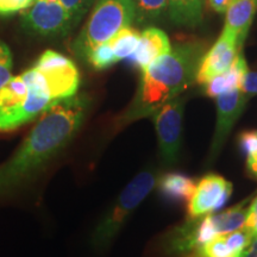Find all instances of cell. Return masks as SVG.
Here are the masks:
<instances>
[{
    "label": "cell",
    "mask_w": 257,
    "mask_h": 257,
    "mask_svg": "<svg viewBox=\"0 0 257 257\" xmlns=\"http://www.w3.org/2000/svg\"><path fill=\"white\" fill-rule=\"evenodd\" d=\"M88 105L85 95L75 94L41 115L17 150L0 165V198L21 191L68 146L85 120Z\"/></svg>",
    "instance_id": "1"
},
{
    "label": "cell",
    "mask_w": 257,
    "mask_h": 257,
    "mask_svg": "<svg viewBox=\"0 0 257 257\" xmlns=\"http://www.w3.org/2000/svg\"><path fill=\"white\" fill-rule=\"evenodd\" d=\"M79 85V70L72 60L44 51L31 68L12 76L0 89V133L41 117L56 102L75 95Z\"/></svg>",
    "instance_id": "2"
},
{
    "label": "cell",
    "mask_w": 257,
    "mask_h": 257,
    "mask_svg": "<svg viewBox=\"0 0 257 257\" xmlns=\"http://www.w3.org/2000/svg\"><path fill=\"white\" fill-rule=\"evenodd\" d=\"M202 57L199 44L176 46L142 70L140 86L127 110L118 118L115 127L150 117L161 106L178 98L197 76Z\"/></svg>",
    "instance_id": "3"
},
{
    "label": "cell",
    "mask_w": 257,
    "mask_h": 257,
    "mask_svg": "<svg viewBox=\"0 0 257 257\" xmlns=\"http://www.w3.org/2000/svg\"><path fill=\"white\" fill-rule=\"evenodd\" d=\"M134 21V0H99L74 42V53L86 60L89 51L110 41L121 29L130 27Z\"/></svg>",
    "instance_id": "4"
},
{
    "label": "cell",
    "mask_w": 257,
    "mask_h": 257,
    "mask_svg": "<svg viewBox=\"0 0 257 257\" xmlns=\"http://www.w3.org/2000/svg\"><path fill=\"white\" fill-rule=\"evenodd\" d=\"M157 182L156 172L147 169L131 180L123 189L113 207L102 218L93 233V244L96 248H104L119 232L130 214L140 206Z\"/></svg>",
    "instance_id": "5"
},
{
    "label": "cell",
    "mask_w": 257,
    "mask_h": 257,
    "mask_svg": "<svg viewBox=\"0 0 257 257\" xmlns=\"http://www.w3.org/2000/svg\"><path fill=\"white\" fill-rule=\"evenodd\" d=\"M184 110L185 99L178 96L150 115L155 124L161 157L168 166L178 161L181 149Z\"/></svg>",
    "instance_id": "6"
},
{
    "label": "cell",
    "mask_w": 257,
    "mask_h": 257,
    "mask_svg": "<svg viewBox=\"0 0 257 257\" xmlns=\"http://www.w3.org/2000/svg\"><path fill=\"white\" fill-rule=\"evenodd\" d=\"M74 24L73 17L60 2L36 0L30 8L22 11V25L32 35L66 36Z\"/></svg>",
    "instance_id": "7"
},
{
    "label": "cell",
    "mask_w": 257,
    "mask_h": 257,
    "mask_svg": "<svg viewBox=\"0 0 257 257\" xmlns=\"http://www.w3.org/2000/svg\"><path fill=\"white\" fill-rule=\"evenodd\" d=\"M232 184L216 174L204 176L195 186L188 200V216L191 219L214 213L229 200Z\"/></svg>",
    "instance_id": "8"
},
{
    "label": "cell",
    "mask_w": 257,
    "mask_h": 257,
    "mask_svg": "<svg viewBox=\"0 0 257 257\" xmlns=\"http://www.w3.org/2000/svg\"><path fill=\"white\" fill-rule=\"evenodd\" d=\"M217 123L211 143L210 160L213 161L223 149L225 141L245 108L249 98L239 88L217 96Z\"/></svg>",
    "instance_id": "9"
},
{
    "label": "cell",
    "mask_w": 257,
    "mask_h": 257,
    "mask_svg": "<svg viewBox=\"0 0 257 257\" xmlns=\"http://www.w3.org/2000/svg\"><path fill=\"white\" fill-rule=\"evenodd\" d=\"M240 50L242 49H239L237 44L236 36L224 29L213 47L205 55H202L195 81L200 85H205L212 78L226 72L232 66Z\"/></svg>",
    "instance_id": "10"
},
{
    "label": "cell",
    "mask_w": 257,
    "mask_h": 257,
    "mask_svg": "<svg viewBox=\"0 0 257 257\" xmlns=\"http://www.w3.org/2000/svg\"><path fill=\"white\" fill-rule=\"evenodd\" d=\"M172 49L168 36L157 28H148L140 36V42L130 59L141 70H144L160 56Z\"/></svg>",
    "instance_id": "11"
},
{
    "label": "cell",
    "mask_w": 257,
    "mask_h": 257,
    "mask_svg": "<svg viewBox=\"0 0 257 257\" xmlns=\"http://www.w3.org/2000/svg\"><path fill=\"white\" fill-rule=\"evenodd\" d=\"M257 12V0H232L226 10L225 30L230 31L237 38V44L242 49L248 36L253 18Z\"/></svg>",
    "instance_id": "12"
},
{
    "label": "cell",
    "mask_w": 257,
    "mask_h": 257,
    "mask_svg": "<svg viewBox=\"0 0 257 257\" xmlns=\"http://www.w3.org/2000/svg\"><path fill=\"white\" fill-rule=\"evenodd\" d=\"M248 70L246 61L244 59L243 54L239 53L232 66L226 72L214 76L210 81L205 83V93L211 98H217L218 95L223 94V93L239 88L244 75Z\"/></svg>",
    "instance_id": "13"
},
{
    "label": "cell",
    "mask_w": 257,
    "mask_h": 257,
    "mask_svg": "<svg viewBox=\"0 0 257 257\" xmlns=\"http://www.w3.org/2000/svg\"><path fill=\"white\" fill-rule=\"evenodd\" d=\"M246 201L248 200L239 202V204L234 205L233 207L220 212V213H211L205 216L214 237L218 234L232 232V231L239 230L245 226L246 220H248L249 208L246 207Z\"/></svg>",
    "instance_id": "14"
},
{
    "label": "cell",
    "mask_w": 257,
    "mask_h": 257,
    "mask_svg": "<svg viewBox=\"0 0 257 257\" xmlns=\"http://www.w3.org/2000/svg\"><path fill=\"white\" fill-rule=\"evenodd\" d=\"M204 0H168V14L175 24L194 28L201 23Z\"/></svg>",
    "instance_id": "15"
},
{
    "label": "cell",
    "mask_w": 257,
    "mask_h": 257,
    "mask_svg": "<svg viewBox=\"0 0 257 257\" xmlns=\"http://www.w3.org/2000/svg\"><path fill=\"white\" fill-rule=\"evenodd\" d=\"M194 180L179 173H169L159 180L160 192L174 201H188L195 189Z\"/></svg>",
    "instance_id": "16"
},
{
    "label": "cell",
    "mask_w": 257,
    "mask_h": 257,
    "mask_svg": "<svg viewBox=\"0 0 257 257\" xmlns=\"http://www.w3.org/2000/svg\"><path fill=\"white\" fill-rule=\"evenodd\" d=\"M197 251L200 257H244L246 253L234 245L227 233L218 234L207 243L202 244Z\"/></svg>",
    "instance_id": "17"
},
{
    "label": "cell",
    "mask_w": 257,
    "mask_h": 257,
    "mask_svg": "<svg viewBox=\"0 0 257 257\" xmlns=\"http://www.w3.org/2000/svg\"><path fill=\"white\" fill-rule=\"evenodd\" d=\"M141 34L135 29L126 27L121 29L108 41L117 61L128 59L135 53L140 42Z\"/></svg>",
    "instance_id": "18"
},
{
    "label": "cell",
    "mask_w": 257,
    "mask_h": 257,
    "mask_svg": "<svg viewBox=\"0 0 257 257\" xmlns=\"http://www.w3.org/2000/svg\"><path fill=\"white\" fill-rule=\"evenodd\" d=\"M135 21L140 24L156 22L168 12V0H134Z\"/></svg>",
    "instance_id": "19"
},
{
    "label": "cell",
    "mask_w": 257,
    "mask_h": 257,
    "mask_svg": "<svg viewBox=\"0 0 257 257\" xmlns=\"http://www.w3.org/2000/svg\"><path fill=\"white\" fill-rule=\"evenodd\" d=\"M86 60L88 61L93 68L98 70L110 68L112 64L118 62L108 42L99 44V46H96L94 49H92L89 51L87 57H86Z\"/></svg>",
    "instance_id": "20"
},
{
    "label": "cell",
    "mask_w": 257,
    "mask_h": 257,
    "mask_svg": "<svg viewBox=\"0 0 257 257\" xmlns=\"http://www.w3.org/2000/svg\"><path fill=\"white\" fill-rule=\"evenodd\" d=\"M239 141L246 156V167L250 168L257 162V131H245L240 135Z\"/></svg>",
    "instance_id": "21"
},
{
    "label": "cell",
    "mask_w": 257,
    "mask_h": 257,
    "mask_svg": "<svg viewBox=\"0 0 257 257\" xmlns=\"http://www.w3.org/2000/svg\"><path fill=\"white\" fill-rule=\"evenodd\" d=\"M12 78V54L10 48L0 40V89Z\"/></svg>",
    "instance_id": "22"
},
{
    "label": "cell",
    "mask_w": 257,
    "mask_h": 257,
    "mask_svg": "<svg viewBox=\"0 0 257 257\" xmlns=\"http://www.w3.org/2000/svg\"><path fill=\"white\" fill-rule=\"evenodd\" d=\"M36 0H0V16H10L30 8Z\"/></svg>",
    "instance_id": "23"
},
{
    "label": "cell",
    "mask_w": 257,
    "mask_h": 257,
    "mask_svg": "<svg viewBox=\"0 0 257 257\" xmlns=\"http://www.w3.org/2000/svg\"><path fill=\"white\" fill-rule=\"evenodd\" d=\"M59 2L69 12L75 23L87 11L89 4H91V0H59Z\"/></svg>",
    "instance_id": "24"
},
{
    "label": "cell",
    "mask_w": 257,
    "mask_h": 257,
    "mask_svg": "<svg viewBox=\"0 0 257 257\" xmlns=\"http://www.w3.org/2000/svg\"><path fill=\"white\" fill-rule=\"evenodd\" d=\"M240 91L250 99L257 94V72H246L240 83Z\"/></svg>",
    "instance_id": "25"
},
{
    "label": "cell",
    "mask_w": 257,
    "mask_h": 257,
    "mask_svg": "<svg viewBox=\"0 0 257 257\" xmlns=\"http://www.w3.org/2000/svg\"><path fill=\"white\" fill-rule=\"evenodd\" d=\"M257 225V197L253 199L250 204V206L248 208V220H246L245 226L249 227L250 230H253Z\"/></svg>",
    "instance_id": "26"
},
{
    "label": "cell",
    "mask_w": 257,
    "mask_h": 257,
    "mask_svg": "<svg viewBox=\"0 0 257 257\" xmlns=\"http://www.w3.org/2000/svg\"><path fill=\"white\" fill-rule=\"evenodd\" d=\"M232 0H208V4L218 14H225Z\"/></svg>",
    "instance_id": "27"
},
{
    "label": "cell",
    "mask_w": 257,
    "mask_h": 257,
    "mask_svg": "<svg viewBox=\"0 0 257 257\" xmlns=\"http://www.w3.org/2000/svg\"><path fill=\"white\" fill-rule=\"evenodd\" d=\"M252 232H253V236H255V238H256V237H257V225H256L255 227H253Z\"/></svg>",
    "instance_id": "28"
},
{
    "label": "cell",
    "mask_w": 257,
    "mask_h": 257,
    "mask_svg": "<svg viewBox=\"0 0 257 257\" xmlns=\"http://www.w3.org/2000/svg\"><path fill=\"white\" fill-rule=\"evenodd\" d=\"M253 244H255V245L257 246V237H256V238H255V239H253Z\"/></svg>",
    "instance_id": "29"
}]
</instances>
